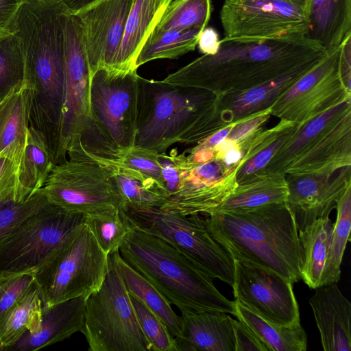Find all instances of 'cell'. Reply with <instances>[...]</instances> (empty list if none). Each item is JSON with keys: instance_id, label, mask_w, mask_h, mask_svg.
I'll return each mask as SVG.
<instances>
[{"instance_id": "obj_11", "label": "cell", "mask_w": 351, "mask_h": 351, "mask_svg": "<svg viewBox=\"0 0 351 351\" xmlns=\"http://www.w3.org/2000/svg\"><path fill=\"white\" fill-rule=\"evenodd\" d=\"M340 46L323 58L280 95L271 106V116L298 125L351 99L340 68Z\"/></svg>"}, {"instance_id": "obj_46", "label": "cell", "mask_w": 351, "mask_h": 351, "mask_svg": "<svg viewBox=\"0 0 351 351\" xmlns=\"http://www.w3.org/2000/svg\"><path fill=\"white\" fill-rule=\"evenodd\" d=\"M197 46L204 55L215 54L220 46L219 34L213 27H205L199 36Z\"/></svg>"}, {"instance_id": "obj_29", "label": "cell", "mask_w": 351, "mask_h": 351, "mask_svg": "<svg viewBox=\"0 0 351 351\" xmlns=\"http://www.w3.org/2000/svg\"><path fill=\"white\" fill-rule=\"evenodd\" d=\"M43 313L40 291L34 282L0 317V348L7 350L24 334H32L38 329Z\"/></svg>"}, {"instance_id": "obj_27", "label": "cell", "mask_w": 351, "mask_h": 351, "mask_svg": "<svg viewBox=\"0 0 351 351\" xmlns=\"http://www.w3.org/2000/svg\"><path fill=\"white\" fill-rule=\"evenodd\" d=\"M298 128V125L292 121L280 119L274 127L266 129L263 126L238 143L242 152L237 173L238 184L264 169L278 149L295 132Z\"/></svg>"}, {"instance_id": "obj_47", "label": "cell", "mask_w": 351, "mask_h": 351, "mask_svg": "<svg viewBox=\"0 0 351 351\" xmlns=\"http://www.w3.org/2000/svg\"><path fill=\"white\" fill-rule=\"evenodd\" d=\"M22 0H0V32L11 29Z\"/></svg>"}, {"instance_id": "obj_52", "label": "cell", "mask_w": 351, "mask_h": 351, "mask_svg": "<svg viewBox=\"0 0 351 351\" xmlns=\"http://www.w3.org/2000/svg\"><path fill=\"white\" fill-rule=\"evenodd\" d=\"M65 2L67 1L68 0H64Z\"/></svg>"}, {"instance_id": "obj_48", "label": "cell", "mask_w": 351, "mask_h": 351, "mask_svg": "<svg viewBox=\"0 0 351 351\" xmlns=\"http://www.w3.org/2000/svg\"><path fill=\"white\" fill-rule=\"evenodd\" d=\"M339 62L343 81L351 88V36L340 45Z\"/></svg>"}, {"instance_id": "obj_15", "label": "cell", "mask_w": 351, "mask_h": 351, "mask_svg": "<svg viewBox=\"0 0 351 351\" xmlns=\"http://www.w3.org/2000/svg\"><path fill=\"white\" fill-rule=\"evenodd\" d=\"M64 99L60 138V162L66 158L67 147L89 117L91 71L80 23L69 14L64 29Z\"/></svg>"}, {"instance_id": "obj_34", "label": "cell", "mask_w": 351, "mask_h": 351, "mask_svg": "<svg viewBox=\"0 0 351 351\" xmlns=\"http://www.w3.org/2000/svg\"><path fill=\"white\" fill-rule=\"evenodd\" d=\"M113 171L126 211L161 207L166 200L165 189L155 180L124 167Z\"/></svg>"}, {"instance_id": "obj_24", "label": "cell", "mask_w": 351, "mask_h": 351, "mask_svg": "<svg viewBox=\"0 0 351 351\" xmlns=\"http://www.w3.org/2000/svg\"><path fill=\"white\" fill-rule=\"evenodd\" d=\"M306 36L326 52L351 36V0H310Z\"/></svg>"}, {"instance_id": "obj_41", "label": "cell", "mask_w": 351, "mask_h": 351, "mask_svg": "<svg viewBox=\"0 0 351 351\" xmlns=\"http://www.w3.org/2000/svg\"><path fill=\"white\" fill-rule=\"evenodd\" d=\"M129 295L139 326L150 344L151 351H177L175 338L164 322L134 295L129 293Z\"/></svg>"}, {"instance_id": "obj_28", "label": "cell", "mask_w": 351, "mask_h": 351, "mask_svg": "<svg viewBox=\"0 0 351 351\" xmlns=\"http://www.w3.org/2000/svg\"><path fill=\"white\" fill-rule=\"evenodd\" d=\"M334 223L329 217L314 221L298 232L301 251L300 279L311 289L321 286Z\"/></svg>"}, {"instance_id": "obj_50", "label": "cell", "mask_w": 351, "mask_h": 351, "mask_svg": "<svg viewBox=\"0 0 351 351\" xmlns=\"http://www.w3.org/2000/svg\"><path fill=\"white\" fill-rule=\"evenodd\" d=\"M283 1H285L292 4L293 5L297 7L298 8L300 9L305 13V14H306V12L308 9V7L309 3H310V0H283Z\"/></svg>"}, {"instance_id": "obj_18", "label": "cell", "mask_w": 351, "mask_h": 351, "mask_svg": "<svg viewBox=\"0 0 351 351\" xmlns=\"http://www.w3.org/2000/svg\"><path fill=\"white\" fill-rule=\"evenodd\" d=\"M289 195L287 205L298 232L317 219L329 217L346 189L351 186V166L330 175H285Z\"/></svg>"}, {"instance_id": "obj_4", "label": "cell", "mask_w": 351, "mask_h": 351, "mask_svg": "<svg viewBox=\"0 0 351 351\" xmlns=\"http://www.w3.org/2000/svg\"><path fill=\"white\" fill-rule=\"evenodd\" d=\"M215 96L208 90L139 76L134 146L162 154L175 143L202 141L203 117Z\"/></svg>"}, {"instance_id": "obj_51", "label": "cell", "mask_w": 351, "mask_h": 351, "mask_svg": "<svg viewBox=\"0 0 351 351\" xmlns=\"http://www.w3.org/2000/svg\"><path fill=\"white\" fill-rule=\"evenodd\" d=\"M22 1H23V2H25V1H27V2H29V1H39V0H22Z\"/></svg>"}, {"instance_id": "obj_1", "label": "cell", "mask_w": 351, "mask_h": 351, "mask_svg": "<svg viewBox=\"0 0 351 351\" xmlns=\"http://www.w3.org/2000/svg\"><path fill=\"white\" fill-rule=\"evenodd\" d=\"M326 53L306 35L265 40L224 36L215 54H203L162 81L217 96L264 84L299 67L316 64Z\"/></svg>"}, {"instance_id": "obj_5", "label": "cell", "mask_w": 351, "mask_h": 351, "mask_svg": "<svg viewBox=\"0 0 351 351\" xmlns=\"http://www.w3.org/2000/svg\"><path fill=\"white\" fill-rule=\"evenodd\" d=\"M109 269V257L84 223L36 271L43 307L97 291Z\"/></svg>"}, {"instance_id": "obj_49", "label": "cell", "mask_w": 351, "mask_h": 351, "mask_svg": "<svg viewBox=\"0 0 351 351\" xmlns=\"http://www.w3.org/2000/svg\"><path fill=\"white\" fill-rule=\"evenodd\" d=\"M98 0H68L66 1L71 14H74Z\"/></svg>"}, {"instance_id": "obj_42", "label": "cell", "mask_w": 351, "mask_h": 351, "mask_svg": "<svg viewBox=\"0 0 351 351\" xmlns=\"http://www.w3.org/2000/svg\"><path fill=\"white\" fill-rule=\"evenodd\" d=\"M41 189L30 197L0 205V243L26 218L47 204Z\"/></svg>"}, {"instance_id": "obj_40", "label": "cell", "mask_w": 351, "mask_h": 351, "mask_svg": "<svg viewBox=\"0 0 351 351\" xmlns=\"http://www.w3.org/2000/svg\"><path fill=\"white\" fill-rule=\"evenodd\" d=\"M24 58L14 31L0 32V97L23 79Z\"/></svg>"}, {"instance_id": "obj_7", "label": "cell", "mask_w": 351, "mask_h": 351, "mask_svg": "<svg viewBox=\"0 0 351 351\" xmlns=\"http://www.w3.org/2000/svg\"><path fill=\"white\" fill-rule=\"evenodd\" d=\"M126 213L136 226L165 240L210 278L232 287L234 260L213 238L199 215H182L160 207Z\"/></svg>"}, {"instance_id": "obj_35", "label": "cell", "mask_w": 351, "mask_h": 351, "mask_svg": "<svg viewBox=\"0 0 351 351\" xmlns=\"http://www.w3.org/2000/svg\"><path fill=\"white\" fill-rule=\"evenodd\" d=\"M53 164L52 154L45 139L37 130L29 125L21 181L32 195L43 187Z\"/></svg>"}, {"instance_id": "obj_6", "label": "cell", "mask_w": 351, "mask_h": 351, "mask_svg": "<svg viewBox=\"0 0 351 351\" xmlns=\"http://www.w3.org/2000/svg\"><path fill=\"white\" fill-rule=\"evenodd\" d=\"M81 332L90 351H151L129 293L110 258L101 287L86 297Z\"/></svg>"}, {"instance_id": "obj_26", "label": "cell", "mask_w": 351, "mask_h": 351, "mask_svg": "<svg viewBox=\"0 0 351 351\" xmlns=\"http://www.w3.org/2000/svg\"><path fill=\"white\" fill-rule=\"evenodd\" d=\"M288 195L285 175L259 171L239 183L233 193L215 210H245L284 203L287 202Z\"/></svg>"}, {"instance_id": "obj_13", "label": "cell", "mask_w": 351, "mask_h": 351, "mask_svg": "<svg viewBox=\"0 0 351 351\" xmlns=\"http://www.w3.org/2000/svg\"><path fill=\"white\" fill-rule=\"evenodd\" d=\"M234 263V300L272 323L287 326L300 324L291 282L272 271L237 260Z\"/></svg>"}, {"instance_id": "obj_14", "label": "cell", "mask_w": 351, "mask_h": 351, "mask_svg": "<svg viewBox=\"0 0 351 351\" xmlns=\"http://www.w3.org/2000/svg\"><path fill=\"white\" fill-rule=\"evenodd\" d=\"M239 166L240 161L228 165L218 158L200 164L188 160L177 190L160 208L182 215L210 214L237 186Z\"/></svg>"}, {"instance_id": "obj_53", "label": "cell", "mask_w": 351, "mask_h": 351, "mask_svg": "<svg viewBox=\"0 0 351 351\" xmlns=\"http://www.w3.org/2000/svg\"><path fill=\"white\" fill-rule=\"evenodd\" d=\"M0 350H1V348H0Z\"/></svg>"}, {"instance_id": "obj_19", "label": "cell", "mask_w": 351, "mask_h": 351, "mask_svg": "<svg viewBox=\"0 0 351 351\" xmlns=\"http://www.w3.org/2000/svg\"><path fill=\"white\" fill-rule=\"evenodd\" d=\"M309 299L325 351L351 350V304L337 283L320 286Z\"/></svg>"}, {"instance_id": "obj_8", "label": "cell", "mask_w": 351, "mask_h": 351, "mask_svg": "<svg viewBox=\"0 0 351 351\" xmlns=\"http://www.w3.org/2000/svg\"><path fill=\"white\" fill-rule=\"evenodd\" d=\"M85 217L50 203L31 215L0 243V275L36 271Z\"/></svg>"}, {"instance_id": "obj_3", "label": "cell", "mask_w": 351, "mask_h": 351, "mask_svg": "<svg viewBox=\"0 0 351 351\" xmlns=\"http://www.w3.org/2000/svg\"><path fill=\"white\" fill-rule=\"evenodd\" d=\"M132 225L119 249V254L171 304L181 312L234 315V301L219 292L212 278L165 240Z\"/></svg>"}, {"instance_id": "obj_12", "label": "cell", "mask_w": 351, "mask_h": 351, "mask_svg": "<svg viewBox=\"0 0 351 351\" xmlns=\"http://www.w3.org/2000/svg\"><path fill=\"white\" fill-rule=\"evenodd\" d=\"M219 18L228 38L265 40L306 36L305 13L283 0H225Z\"/></svg>"}, {"instance_id": "obj_21", "label": "cell", "mask_w": 351, "mask_h": 351, "mask_svg": "<svg viewBox=\"0 0 351 351\" xmlns=\"http://www.w3.org/2000/svg\"><path fill=\"white\" fill-rule=\"evenodd\" d=\"M349 112H351V99L298 125L295 132L284 143L261 171L287 175L290 169Z\"/></svg>"}, {"instance_id": "obj_37", "label": "cell", "mask_w": 351, "mask_h": 351, "mask_svg": "<svg viewBox=\"0 0 351 351\" xmlns=\"http://www.w3.org/2000/svg\"><path fill=\"white\" fill-rule=\"evenodd\" d=\"M85 223L108 255L119 251L125 237L133 226L127 213L119 208L86 215Z\"/></svg>"}, {"instance_id": "obj_39", "label": "cell", "mask_w": 351, "mask_h": 351, "mask_svg": "<svg viewBox=\"0 0 351 351\" xmlns=\"http://www.w3.org/2000/svg\"><path fill=\"white\" fill-rule=\"evenodd\" d=\"M25 148V144L15 143L0 152V205L32 195L21 181Z\"/></svg>"}, {"instance_id": "obj_31", "label": "cell", "mask_w": 351, "mask_h": 351, "mask_svg": "<svg viewBox=\"0 0 351 351\" xmlns=\"http://www.w3.org/2000/svg\"><path fill=\"white\" fill-rule=\"evenodd\" d=\"M125 285L128 291L140 299L166 324L176 337L180 332V318L171 308V304L144 276L130 266L119 251L108 255Z\"/></svg>"}, {"instance_id": "obj_36", "label": "cell", "mask_w": 351, "mask_h": 351, "mask_svg": "<svg viewBox=\"0 0 351 351\" xmlns=\"http://www.w3.org/2000/svg\"><path fill=\"white\" fill-rule=\"evenodd\" d=\"M337 219L334 223L327 260L323 270L321 286L337 283L341 277V264L347 243L350 241L351 186L348 187L337 204Z\"/></svg>"}, {"instance_id": "obj_20", "label": "cell", "mask_w": 351, "mask_h": 351, "mask_svg": "<svg viewBox=\"0 0 351 351\" xmlns=\"http://www.w3.org/2000/svg\"><path fill=\"white\" fill-rule=\"evenodd\" d=\"M177 351H235L232 318L222 312H181Z\"/></svg>"}, {"instance_id": "obj_33", "label": "cell", "mask_w": 351, "mask_h": 351, "mask_svg": "<svg viewBox=\"0 0 351 351\" xmlns=\"http://www.w3.org/2000/svg\"><path fill=\"white\" fill-rule=\"evenodd\" d=\"M202 29L152 32L141 48L134 66L158 59H176L195 49Z\"/></svg>"}, {"instance_id": "obj_45", "label": "cell", "mask_w": 351, "mask_h": 351, "mask_svg": "<svg viewBox=\"0 0 351 351\" xmlns=\"http://www.w3.org/2000/svg\"><path fill=\"white\" fill-rule=\"evenodd\" d=\"M235 351H271L256 334L241 321L232 318Z\"/></svg>"}, {"instance_id": "obj_25", "label": "cell", "mask_w": 351, "mask_h": 351, "mask_svg": "<svg viewBox=\"0 0 351 351\" xmlns=\"http://www.w3.org/2000/svg\"><path fill=\"white\" fill-rule=\"evenodd\" d=\"M172 0H134L112 67L137 69L136 58Z\"/></svg>"}, {"instance_id": "obj_38", "label": "cell", "mask_w": 351, "mask_h": 351, "mask_svg": "<svg viewBox=\"0 0 351 351\" xmlns=\"http://www.w3.org/2000/svg\"><path fill=\"white\" fill-rule=\"evenodd\" d=\"M212 12L211 0H172L152 32L207 27Z\"/></svg>"}, {"instance_id": "obj_22", "label": "cell", "mask_w": 351, "mask_h": 351, "mask_svg": "<svg viewBox=\"0 0 351 351\" xmlns=\"http://www.w3.org/2000/svg\"><path fill=\"white\" fill-rule=\"evenodd\" d=\"M86 297L70 299L43 307L40 325L36 332L25 333L9 350H36L62 341L81 332Z\"/></svg>"}, {"instance_id": "obj_23", "label": "cell", "mask_w": 351, "mask_h": 351, "mask_svg": "<svg viewBox=\"0 0 351 351\" xmlns=\"http://www.w3.org/2000/svg\"><path fill=\"white\" fill-rule=\"evenodd\" d=\"M351 166V112L298 161L289 174L330 175Z\"/></svg>"}, {"instance_id": "obj_2", "label": "cell", "mask_w": 351, "mask_h": 351, "mask_svg": "<svg viewBox=\"0 0 351 351\" xmlns=\"http://www.w3.org/2000/svg\"><path fill=\"white\" fill-rule=\"evenodd\" d=\"M204 219L210 235L233 260L272 271L293 285L301 280L298 230L286 202L215 210Z\"/></svg>"}, {"instance_id": "obj_30", "label": "cell", "mask_w": 351, "mask_h": 351, "mask_svg": "<svg viewBox=\"0 0 351 351\" xmlns=\"http://www.w3.org/2000/svg\"><path fill=\"white\" fill-rule=\"evenodd\" d=\"M30 95L29 83L23 77L0 97V152L15 143L25 144Z\"/></svg>"}, {"instance_id": "obj_9", "label": "cell", "mask_w": 351, "mask_h": 351, "mask_svg": "<svg viewBox=\"0 0 351 351\" xmlns=\"http://www.w3.org/2000/svg\"><path fill=\"white\" fill-rule=\"evenodd\" d=\"M136 71L100 66L90 80L89 117L122 151L134 146L139 77Z\"/></svg>"}, {"instance_id": "obj_44", "label": "cell", "mask_w": 351, "mask_h": 351, "mask_svg": "<svg viewBox=\"0 0 351 351\" xmlns=\"http://www.w3.org/2000/svg\"><path fill=\"white\" fill-rule=\"evenodd\" d=\"M35 272L0 275V317L34 284Z\"/></svg>"}, {"instance_id": "obj_10", "label": "cell", "mask_w": 351, "mask_h": 351, "mask_svg": "<svg viewBox=\"0 0 351 351\" xmlns=\"http://www.w3.org/2000/svg\"><path fill=\"white\" fill-rule=\"evenodd\" d=\"M41 191L49 203L85 215L110 208L126 211L114 171L94 163L66 158L53 164Z\"/></svg>"}, {"instance_id": "obj_17", "label": "cell", "mask_w": 351, "mask_h": 351, "mask_svg": "<svg viewBox=\"0 0 351 351\" xmlns=\"http://www.w3.org/2000/svg\"><path fill=\"white\" fill-rule=\"evenodd\" d=\"M316 64L299 67L264 84L215 96L203 118L204 138L269 108L276 99Z\"/></svg>"}, {"instance_id": "obj_43", "label": "cell", "mask_w": 351, "mask_h": 351, "mask_svg": "<svg viewBox=\"0 0 351 351\" xmlns=\"http://www.w3.org/2000/svg\"><path fill=\"white\" fill-rule=\"evenodd\" d=\"M158 156L159 153L153 150L134 146L123 152L119 167L130 169L152 178L165 190Z\"/></svg>"}, {"instance_id": "obj_16", "label": "cell", "mask_w": 351, "mask_h": 351, "mask_svg": "<svg viewBox=\"0 0 351 351\" xmlns=\"http://www.w3.org/2000/svg\"><path fill=\"white\" fill-rule=\"evenodd\" d=\"M134 0H98L74 15L80 26L91 75L112 66Z\"/></svg>"}, {"instance_id": "obj_32", "label": "cell", "mask_w": 351, "mask_h": 351, "mask_svg": "<svg viewBox=\"0 0 351 351\" xmlns=\"http://www.w3.org/2000/svg\"><path fill=\"white\" fill-rule=\"evenodd\" d=\"M234 315L248 326L271 351H306L307 336L301 324L287 326L272 323L237 300Z\"/></svg>"}]
</instances>
